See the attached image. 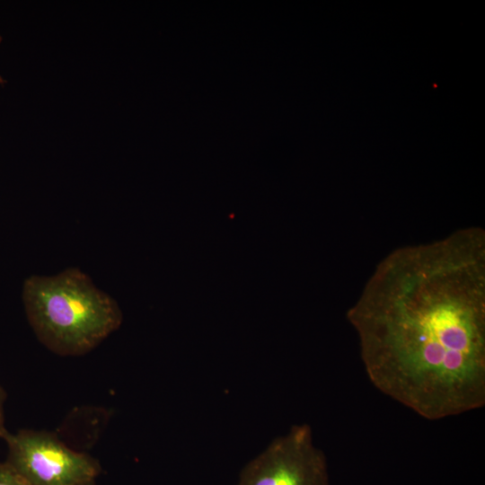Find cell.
I'll use <instances>...</instances> for the list:
<instances>
[{"instance_id":"cell-1","label":"cell","mask_w":485,"mask_h":485,"mask_svg":"<svg viewBox=\"0 0 485 485\" xmlns=\"http://www.w3.org/2000/svg\"><path fill=\"white\" fill-rule=\"evenodd\" d=\"M347 318L372 384L428 420L485 405V232L397 248Z\"/></svg>"},{"instance_id":"cell-2","label":"cell","mask_w":485,"mask_h":485,"mask_svg":"<svg viewBox=\"0 0 485 485\" xmlns=\"http://www.w3.org/2000/svg\"><path fill=\"white\" fill-rule=\"evenodd\" d=\"M22 298L37 338L60 356L90 352L122 322L116 301L77 269L30 277Z\"/></svg>"},{"instance_id":"cell-3","label":"cell","mask_w":485,"mask_h":485,"mask_svg":"<svg viewBox=\"0 0 485 485\" xmlns=\"http://www.w3.org/2000/svg\"><path fill=\"white\" fill-rule=\"evenodd\" d=\"M2 439L8 448L5 462L27 485H79L95 480L101 470L95 458L70 448L52 432L7 430Z\"/></svg>"},{"instance_id":"cell-4","label":"cell","mask_w":485,"mask_h":485,"mask_svg":"<svg viewBox=\"0 0 485 485\" xmlns=\"http://www.w3.org/2000/svg\"><path fill=\"white\" fill-rule=\"evenodd\" d=\"M236 485H330L324 452L308 424H297L276 437L242 470Z\"/></svg>"},{"instance_id":"cell-5","label":"cell","mask_w":485,"mask_h":485,"mask_svg":"<svg viewBox=\"0 0 485 485\" xmlns=\"http://www.w3.org/2000/svg\"><path fill=\"white\" fill-rule=\"evenodd\" d=\"M0 485H27L23 479L6 462L0 463Z\"/></svg>"},{"instance_id":"cell-6","label":"cell","mask_w":485,"mask_h":485,"mask_svg":"<svg viewBox=\"0 0 485 485\" xmlns=\"http://www.w3.org/2000/svg\"><path fill=\"white\" fill-rule=\"evenodd\" d=\"M6 400V392L3 386L0 384V438H2L7 432L4 420V402Z\"/></svg>"},{"instance_id":"cell-7","label":"cell","mask_w":485,"mask_h":485,"mask_svg":"<svg viewBox=\"0 0 485 485\" xmlns=\"http://www.w3.org/2000/svg\"><path fill=\"white\" fill-rule=\"evenodd\" d=\"M79 485H95V480L85 481V482H83V483H81Z\"/></svg>"},{"instance_id":"cell-8","label":"cell","mask_w":485,"mask_h":485,"mask_svg":"<svg viewBox=\"0 0 485 485\" xmlns=\"http://www.w3.org/2000/svg\"><path fill=\"white\" fill-rule=\"evenodd\" d=\"M1 41H2V37H0V43H1ZM4 81L3 77L0 76V84H4Z\"/></svg>"}]
</instances>
